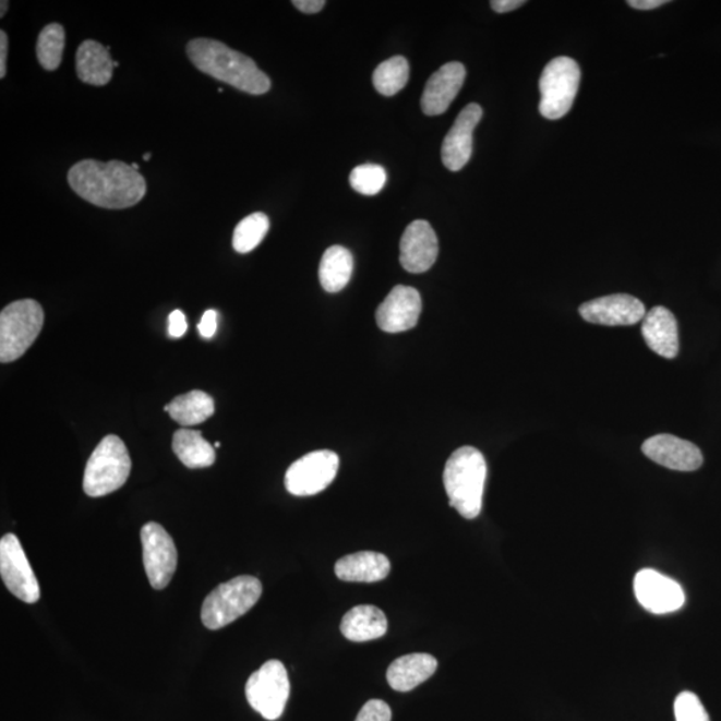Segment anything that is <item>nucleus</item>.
Here are the masks:
<instances>
[{
    "label": "nucleus",
    "instance_id": "18",
    "mask_svg": "<svg viewBox=\"0 0 721 721\" xmlns=\"http://www.w3.org/2000/svg\"><path fill=\"white\" fill-rule=\"evenodd\" d=\"M465 77H467V70L462 63L444 64L429 77L421 98L422 111L429 117L444 115L460 93Z\"/></svg>",
    "mask_w": 721,
    "mask_h": 721
},
{
    "label": "nucleus",
    "instance_id": "12",
    "mask_svg": "<svg viewBox=\"0 0 721 721\" xmlns=\"http://www.w3.org/2000/svg\"><path fill=\"white\" fill-rule=\"evenodd\" d=\"M634 588L637 601L653 615L676 612L685 604V593L681 584L659 574L658 570L637 572Z\"/></svg>",
    "mask_w": 721,
    "mask_h": 721
},
{
    "label": "nucleus",
    "instance_id": "5",
    "mask_svg": "<svg viewBox=\"0 0 721 721\" xmlns=\"http://www.w3.org/2000/svg\"><path fill=\"white\" fill-rule=\"evenodd\" d=\"M261 594L262 584L257 577L243 575L219 584L202 605V623L207 629L224 628L252 610Z\"/></svg>",
    "mask_w": 721,
    "mask_h": 721
},
{
    "label": "nucleus",
    "instance_id": "43",
    "mask_svg": "<svg viewBox=\"0 0 721 721\" xmlns=\"http://www.w3.org/2000/svg\"><path fill=\"white\" fill-rule=\"evenodd\" d=\"M118 65H119V62H115V68H118Z\"/></svg>",
    "mask_w": 721,
    "mask_h": 721
},
{
    "label": "nucleus",
    "instance_id": "13",
    "mask_svg": "<svg viewBox=\"0 0 721 721\" xmlns=\"http://www.w3.org/2000/svg\"><path fill=\"white\" fill-rule=\"evenodd\" d=\"M579 313L587 323L605 326H629L646 317V307L636 297L612 295L582 303Z\"/></svg>",
    "mask_w": 721,
    "mask_h": 721
},
{
    "label": "nucleus",
    "instance_id": "27",
    "mask_svg": "<svg viewBox=\"0 0 721 721\" xmlns=\"http://www.w3.org/2000/svg\"><path fill=\"white\" fill-rule=\"evenodd\" d=\"M409 63L404 57L386 59L375 69L373 85L375 91L385 97H392L401 92L409 81Z\"/></svg>",
    "mask_w": 721,
    "mask_h": 721
},
{
    "label": "nucleus",
    "instance_id": "9",
    "mask_svg": "<svg viewBox=\"0 0 721 721\" xmlns=\"http://www.w3.org/2000/svg\"><path fill=\"white\" fill-rule=\"evenodd\" d=\"M339 457L332 450L308 453L290 465L285 474V486L298 497L314 496L335 481Z\"/></svg>",
    "mask_w": 721,
    "mask_h": 721
},
{
    "label": "nucleus",
    "instance_id": "25",
    "mask_svg": "<svg viewBox=\"0 0 721 721\" xmlns=\"http://www.w3.org/2000/svg\"><path fill=\"white\" fill-rule=\"evenodd\" d=\"M172 420L182 426L202 424L214 414V401L207 393L192 390L187 395L178 396L164 408Z\"/></svg>",
    "mask_w": 721,
    "mask_h": 721
},
{
    "label": "nucleus",
    "instance_id": "36",
    "mask_svg": "<svg viewBox=\"0 0 721 721\" xmlns=\"http://www.w3.org/2000/svg\"><path fill=\"white\" fill-rule=\"evenodd\" d=\"M526 4L524 0H492L491 5L498 14L510 13V11L520 9Z\"/></svg>",
    "mask_w": 721,
    "mask_h": 721
},
{
    "label": "nucleus",
    "instance_id": "16",
    "mask_svg": "<svg viewBox=\"0 0 721 721\" xmlns=\"http://www.w3.org/2000/svg\"><path fill=\"white\" fill-rule=\"evenodd\" d=\"M642 453L661 467L678 472H694L701 467L702 453L694 443L672 436V434H657L645 441Z\"/></svg>",
    "mask_w": 721,
    "mask_h": 721
},
{
    "label": "nucleus",
    "instance_id": "10",
    "mask_svg": "<svg viewBox=\"0 0 721 721\" xmlns=\"http://www.w3.org/2000/svg\"><path fill=\"white\" fill-rule=\"evenodd\" d=\"M0 576L9 591L27 604L37 603L40 589L20 539L14 533L0 540Z\"/></svg>",
    "mask_w": 721,
    "mask_h": 721
},
{
    "label": "nucleus",
    "instance_id": "17",
    "mask_svg": "<svg viewBox=\"0 0 721 721\" xmlns=\"http://www.w3.org/2000/svg\"><path fill=\"white\" fill-rule=\"evenodd\" d=\"M482 118L480 105L470 104L458 115L445 136L441 158L446 169L458 171L467 166L473 152V131Z\"/></svg>",
    "mask_w": 721,
    "mask_h": 721
},
{
    "label": "nucleus",
    "instance_id": "11",
    "mask_svg": "<svg viewBox=\"0 0 721 721\" xmlns=\"http://www.w3.org/2000/svg\"><path fill=\"white\" fill-rule=\"evenodd\" d=\"M143 564L151 586L165 589L175 576L178 553L175 540L158 522H147L141 530Z\"/></svg>",
    "mask_w": 721,
    "mask_h": 721
},
{
    "label": "nucleus",
    "instance_id": "21",
    "mask_svg": "<svg viewBox=\"0 0 721 721\" xmlns=\"http://www.w3.org/2000/svg\"><path fill=\"white\" fill-rule=\"evenodd\" d=\"M389 558L383 553L357 552L339 558L336 575L339 580L349 582H377L390 574Z\"/></svg>",
    "mask_w": 721,
    "mask_h": 721
},
{
    "label": "nucleus",
    "instance_id": "24",
    "mask_svg": "<svg viewBox=\"0 0 721 721\" xmlns=\"http://www.w3.org/2000/svg\"><path fill=\"white\" fill-rule=\"evenodd\" d=\"M172 450L190 469L208 468L216 461V450L201 432L180 429L172 437Z\"/></svg>",
    "mask_w": 721,
    "mask_h": 721
},
{
    "label": "nucleus",
    "instance_id": "38",
    "mask_svg": "<svg viewBox=\"0 0 721 721\" xmlns=\"http://www.w3.org/2000/svg\"><path fill=\"white\" fill-rule=\"evenodd\" d=\"M666 3V0H628L630 8L636 10H653Z\"/></svg>",
    "mask_w": 721,
    "mask_h": 721
},
{
    "label": "nucleus",
    "instance_id": "32",
    "mask_svg": "<svg viewBox=\"0 0 721 721\" xmlns=\"http://www.w3.org/2000/svg\"><path fill=\"white\" fill-rule=\"evenodd\" d=\"M356 721H392V709L383 700H371L362 707Z\"/></svg>",
    "mask_w": 721,
    "mask_h": 721
},
{
    "label": "nucleus",
    "instance_id": "31",
    "mask_svg": "<svg viewBox=\"0 0 721 721\" xmlns=\"http://www.w3.org/2000/svg\"><path fill=\"white\" fill-rule=\"evenodd\" d=\"M676 721H709L707 709L694 693H682L675 700Z\"/></svg>",
    "mask_w": 721,
    "mask_h": 721
},
{
    "label": "nucleus",
    "instance_id": "22",
    "mask_svg": "<svg viewBox=\"0 0 721 721\" xmlns=\"http://www.w3.org/2000/svg\"><path fill=\"white\" fill-rule=\"evenodd\" d=\"M115 74V61L110 47L97 40H85L76 51V75L83 83L92 86H105Z\"/></svg>",
    "mask_w": 721,
    "mask_h": 721
},
{
    "label": "nucleus",
    "instance_id": "37",
    "mask_svg": "<svg viewBox=\"0 0 721 721\" xmlns=\"http://www.w3.org/2000/svg\"><path fill=\"white\" fill-rule=\"evenodd\" d=\"M8 52H9V38L5 32H0V77L5 76L8 73Z\"/></svg>",
    "mask_w": 721,
    "mask_h": 721
},
{
    "label": "nucleus",
    "instance_id": "33",
    "mask_svg": "<svg viewBox=\"0 0 721 721\" xmlns=\"http://www.w3.org/2000/svg\"><path fill=\"white\" fill-rule=\"evenodd\" d=\"M188 327L187 315H184L181 310H175V312L169 315L168 332L171 338L183 337L187 335Z\"/></svg>",
    "mask_w": 721,
    "mask_h": 721
},
{
    "label": "nucleus",
    "instance_id": "1",
    "mask_svg": "<svg viewBox=\"0 0 721 721\" xmlns=\"http://www.w3.org/2000/svg\"><path fill=\"white\" fill-rule=\"evenodd\" d=\"M68 181L82 200L109 211L135 206L147 193L145 177L122 160H81L70 169Z\"/></svg>",
    "mask_w": 721,
    "mask_h": 721
},
{
    "label": "nucleus",
    "instance_id": "4",
    "mask_svg": "<svg viewBox=\"0 0 721 721\" xmlns=\"http://www.w3.org/2000/svg\"><path fill=\"white\" fill-rule=\"evenodd\" d=\"M131 472V458L123 441L109 434L88 458L83 491L91 497H103L127 484Z\"/></svg>",
    "mask_w": 721,
    "mask_h": 721
},
{
    "label": "nucleus",
    "instance_id": "35",
    "mask_svg": "<svg viewBox=\"0 0 721 721\" xmlns=\"http://www.w3.org/2000/svg\"><path fill=\"white\" fill-rule=\"evenodd\" d=\"M324 0H295L293 5L303 14H317L325 8Z\"/></svg>",
    "mask_w": 721,
    "mask_h": 721
},
{
    "label": "nucleus",
    "instance_id": "6",
    "mask_svg": "<svg viewBox=\"0 0 721 721\" xmlns=\"http://www.w3.org/2000/svg\"><path fill=\"white\" fill-rule=\"evenodd\" d=\"M45 312L35 300L10 303L0 313V361L20 360L38 338Z\"/></svg>",
    "mask_w": 721,
    "mask_h": 721
},
{
    "label": "nucleus",
    "instance_id": "15",
    "mask_svg": "<svg viewBox=\"0 0 721 721\" xmlns=\"http://www.w3.org/2000/svg\"><path fill=\"white\" fill-rule=\"evenodd\" d=\"M438 255V241L431 224L414 220L405 230L399 242V262L409 273H425L434 265Z\"/></svg>",
    "mask_w": 721,
    "mask_h": 721
},
{
    "label": "nucleus",
    "instance_id": "41",
    "mask_svg": "<svg viewBox=\"0 0 721 721\" xmlns=\"http://www.w3.org/2000/svg\"><path fill=\"white\" fill-rule=\"evenodd\" d=\"M131 166H133V168H134L136 171H139V169H140V168H139V165L134 164V165H131Z\"/></svg>",
    "mask_w": 721,
    "mask_h": 721
},
{
    "label": "nucleus",
    "instance_id": "42",
    "mask_svg": "<svg viewBox=\"0 0 721 721\" xmlns=\"http://www.w3.org/2000/svg\"><path fill=\"white\" fill-rule=\"evenodd\" d=\"M214 446H216V448H219L220 444L216 443V444H214Z\"/></svg>",
    "mask_w": 721,
    "mask_h": 721
},
{
    "label": "nucleus",
    "instance_id": "7",
    "mask_svg": "<svg viewBox=\"0 0 721 721\" xmlns=\"http://www.w3.org/2000/svg\"><path fill=\"white\" fill-rule=\"evenodd\" d=\"M580 80V65L575 59L568 57L552 59L540 77L541 116L551 121L567 116L574 106Z\"/></svg>",
    "mask_w": 721,
    "mask_h": 721
},
{
    "label": "nucleus",
    "instance_id": "23",
    "mask_svg": "<svg viewBox=\"0 0 721 721\" xmlns=\"http://www.w3.org/2000/svg\"><path fill=\"white\" fill-rule=\"evenodd\" d=\"M386 630L385 613L374 605L351 608L341 622L343 635L355 642L380 639L386 634Z\"/></svg>",
    "mask_w": 721,
    "mask_h": 721
},
{
    "label": "nucleus",
    "instance_id": "28",
    "mask_svg": "<svg viewBox=\"0 0 721 721\" xmlns=\"http://www.w3.org/2000/svg\"><path fill=\"white\" fill-rule=\"evenodd\" d=\"M269 228L271 220L266 214L260 212L250 214L237 225L232 235V248L241 254L253 252L264 241Z\"/></svg>",
    "mask_w": 721,
    "mask_h": 721
},
{
    "label": "nucleus",
    "instance_id": "30",
    "mask_svg": "<svg viewBox=\"0 0 721 721\" xmlns=\"http://www.w3.org/2000/svg\"><path fill=\"white\" fill-rule=\"evenodd\" d=\"M349 181L357 193L372 196L384 189L386 172L378 165H361L351 171Z\"/></svg>",
    "mask_w": 721,
    "mask_h": 721
},
{
    "label": "nucleus",
    "instance_id": "39",
    "mask_svg": "<svg viewBox=\"0 0 721 721\" xmlns=\"http://www.w3.org/2000/svg\"><path fill=\"white\" fill-rule=\"evenodd\" d=\"M0 5H2V8H0V9H2V11H0V17H3L4 14H5V11H8V9H9L8 0H3V2L0 3Z\"/></svg>",
    "mask_w": 721,
    "mask_h": 721
},
{
    "label": "nucleus",
    "instance_id": "34",
    "mask_svg": "<svg viewBox=\"0 0 721 721\" xmlns=\"http://www.w3.org/2000/svg\"><path fill=\"white\" fill-rule=\"evenodd\" d=\"M218 313L216 310H206L199 324L200 335L204 338H212L217 333Z\"/></svg>",
    "mask_w": 721,
    "mask_h": 721
},
{
    "label": "nucleus",
    "instance_id": "26",
    "mask_svg": "<svg viewBox=\"0 0 721 721\" xmlns=\"http://www.w3.org/2000/svg\"><path fill=\"white\" fill-rule=\"evenodd\" d=\"M353 273V255L347 248L332 247L326 250L320 264V283L327 293H338L347 288Z\"/></svg>",
    "mask_w": 721,
    "mask_h": 721
},
{
    "label": "nucleus",
    "instance_id": "20",
    "mask_svg": "<svg viewBox=\"0 0 721 721\" xmlns=\"http://www.w3.org/2000/svg\"><path fill=\"white\" fill-rule=\"evenodd\" d=\"M437 670V660L432 654L412 653L398 658L387 669L386 678L397 693H409L428 681Z\"/></svg>",
    "mask_w": 721,
    "mask_h": 721
},
{
    "label": "nucleus",
    "instance_id": "8",
    "mask_svg": "<svg viewBox=\"0 0 721 721\" xmlns=\"http://www.w3.org/2000/svg\"><path fill=\"white\" fill-rule=\"evenodd\" d=\"M245 693L249 705L266 720L281 718L290 695L288 672L281 661H266L249 677Z\"/></svg>",
    "mask_w": 721,
    "mask_h": 721
},
{
    "label": "nucleus",
    "instance_id": "14",
    "mask_svg": "<svg viewBox=\"0 0 721 721\" xmlns=\"http://www.w3.org/2000/svg\"><path fill=\"white\" fill-rule=\"evenodd\" d=\"M421 310L422 300L419 290L398 285L378 307L375 320L383 332H407L419 323Z\"/></svg>",
    "mask_w": 721,
    "mask_h": 721
},
{
    "label": "nucleus",
    "instance_id": "40",
    "mask_svg": "<svg viewBox=\"0 0 721 721\" xmlns=\"http://www.w3.org/2000/svg\"><path fill=\"white\" fill-rule=\"evenodd\" d=\"M151 158H152L151 153H147V154L143 155V159H145V160H151Z\"/></svg>",
    "mask_w": 721,
    "mask_h": 721
},
{
    "label": "nucleus",
    "instance_id": "3",
    "mask_svg": "<svg viewBox=\"0 0 721 721\" xmlns=\"http://www.w3.org/2000/svg\"><path fill=\"white\" fill-rule=\"evenodd\" d=\"M486 473L485 458L473 446L457 449L445 465L444 486L449 505L467 520L481 514Z\"/></svg>",
    "mask_w": 721,
    "mask_h": 721
},
{
    "label": "nucleus",
    "instance_id": "2",
    "mask_svg": "<svg viewBox=\"0 0 721 721\" xmlns=\"http://www.w3.org/2000/svg\"><path fill=\"white\" fill-rule=\"evenodd\" d=\"M187 52L201 73L228 83L237 91L252 95L271 91V77L259 69L253 59L230 49L223 41L196 38L189 41Z\"/></svg>",
    "mask_w": 721,
    "mask_h": 721
},
{
    "label": "nucleus",
    "instance_id": "29",
    "mask_svg": "<svg viewBox=\"0 0 721 721\" xmlns=\"http://www.w3.org/2000/svg\"><path fill=\"white\" fill-rule=\"evenodd\" d=\"M64 44V28L59 23H51L41 29L37 41V58L41 68L56 71L61 65Z\"/></svg>",
    "mask_w": 721,
    "mask_h": 721
},
{
    "label": "nucleus",
    "instance_id": "19",
    "mask_svg": "<svg viewBox=\"0 0 721 721\" xmlns=\"http://www.w3.org/2000/svg\"><path fill=\"white\" fill-rule=\"evenodd\" d=\"M648 348L664 359H675L678 353V329L675 315L664 307L651 309L641 326Z\"/></svg>",
    "mask_w": 721,
    "mask_h": 721
}]
</instances>
